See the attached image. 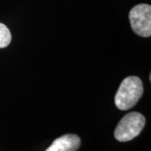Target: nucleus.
Segmentation results:
<instances>
[{"label":"nucleus","mask_w":151,"mask_h":151,"mask_svg":"<svg viewBox=\"0 0 151 151\" xmlns=\"http://www.w3.org/2000/svg\"><path fill=\"white\" fill-rule=\"evenodd\" d=\"M144 92L143 82L138 76H128L121 82L115 95V105L120 110H128L134 107Z\"/></svg>","instance_id":"1"},{"label":"nucleus","mask_w":151,"mask_h":151,"mask_svg":"<svg viewBox=\"0 0 151 151\" xmlns=\"http://www.w3.org/2000/svg\"><path fill=\"white\" fill-rule=\"evenodd\" d=\"M145 125V118L139 113H128L120 120L114 130V137L119 142H127L136 138Z\"/></svg>","instance_id":"2"},{"label":"nucleus","mask_w":151,"mask_h":151,"mask_svg":"<svg viewBox=\"0 0 151 151\" xmlns=\"http://www.w3.org/2000/svg\"><path fill=\"white\" fill-rule=\"evenodd\" d=\"M129 21L133 31L141 37L151 35V6L141 4L129 12Z\"/></svg>","instance_id":"3"},{"label":"nucleus","mask_w":151,"mask_h":151,"mask_svg":"<svg viewBox=\"0 0 151 151\" xmlns=\"http://www.w3.org/2000/svg\"><path fill=\"white\" fill-rule=\"evenodd\" d=\"M81 145V139L76 134H65L56 139L45 151H76Z\"/></svg>","instance_id":"4"},{"label":"nucleus","mask_w":151,"mask_h":151,"mask_svg":"<svg viewBox=\"0 0 151 151\" xmlns=\"http://www.w3.org/2000/svg\"><path fill=\"white\" fill-rule=\"evenodd\" d=\"M12 35L9 28L0 23V49L5 48L11 42Z\"/></svg>","instance_id":"5"}]
</instances>
